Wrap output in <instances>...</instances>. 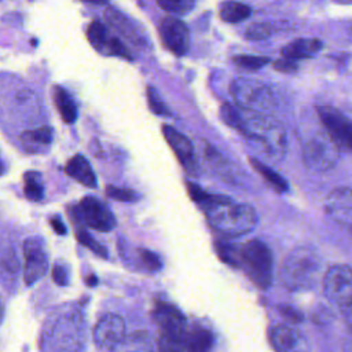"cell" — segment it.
Returning <instances> with one entry per match:
<instances>
[{"label":"cell","mask_w":352,"mask_h":352,"mask_svg":"<svg viewBox=\"0 0 352 352\" xmlns=\"http://www.w3.org/2000/svg\"><path fill=\"white\" fill-rule=\"evenodd\" d=\"M301 147L304 162L312 170L326 172L338 161L340 150L333 143L320 121L319 126L309 125L301 133Z\"/></svg>","instance_id":"277c9868"},{"label":"cell","mask_w":352,"mask_h":352,"mask_svg":"<svg viewBox=\"0 0 352 352\" xmlns=\"http://www.w3.org/2000/svg\"><path fill=\"white\" fill-rule=\"evenodd\" d=\"M217 252H219V256L224 261H227L228 264L239 265V252H236L234 249V246L224 245V243H217Z\"/></svg>","instance_id":"d6a6232c"},{"label":"cell","mask_w":352,"mask_h":352,"mask_svg":"<svg viewBox=\"0 0 352 352\" xmlns=\"http://www.w3.org/2000/svg\"><path fill=\"white\" fill-rule=\"evenodd\" d=\"M52 142V131L48 126H40L36 129L25 131L21 135V143L29 153H43Z\"/></svg>","instance_id":"d6986e66"},{"label":"cell","mask_w":352,"mask_h":352,"mask_svg":"<svg viewBox=\"0 0 352 352\" xmlns=\"http://www.w3.org/2000/svg\"><path fill=\"white\" fill-rule=\"evenodd\" d=\"M322 48V41L319 38L314 37H302V38H296L286 44L280 50L282 58H287L292 60H298L304 58H311L319 50Z\"/></svg>","instance_id":"e0dca14e"},{"label":"cell","mask_w":352,"mask_h":352,"mask_svg":"<svg viewBox=\"0 0 352 352\" xmlns=\"http://www.w3.org/2000/svg\"><path fill=\"white\" fill-rule=\"evenodd\" d=\"M50 223H51L54 231H55L58 235H65V234H66V227H65L63 221H62L59 217H52V219L50 220Z\"/></svg>","instance_id":"60d3db41"},{"label":"cell","mask_w":352,"mask_h":352,"mask_svg":"<svg viewBox=\"0 0 352 352\" xmlns=\"http://www.w3.org/2000/svg\"><path fill=\"white\" fill-rule=\"evenodd\" d=\"M191 198L199 204L212 228L226 236H241L252 232L258 221L256 209L249 204L234 202L224 195H213L188 183Z\"/></svg>","instance_id":"7a4b0ae2"},{"label":"cell","mask_w":352,"mask_h":352,"mask_svg":"<svg viewBox=\"0 0 352 352\" xmlns=\"http://www.w3.org/2000/svg\"><path fill=\"white\" fill-rule=\"evenodd\" d=\"M316 116L340 151H352V120L333 106H318Z\"/></svg>","instance_id":"52a82bcc"},{"label":"cell","mask_w":352,"mask_h":352,"mask_svg":"<svg viewBox=\"0 0 352 352\" xmlns=\"http://www.w3.org/2000/svg\"><path fill=\"white\" fill-rule=\"evenodd\" d=\"M223 121L238 131L246 142L263 157L280 161L287 148L286 131L279 121L270 114L249 111L236 104L226 103L220 109Z\"/></svg>","instance_id":"6da1fadb"},{"label":"cell","mask_w":352,"mask_h":352,"mask_svg":"<svg viewBox=\"0 0 352 352\" xmlns=\"http://www.w3.org/2000/svg\"><path fill=\"white\" fill-rule=\"evenodd\" d=\"M65 172L85 187H89V188L96 187V176L88 160L80 154L72 157L67 161V164L65 165Z\"/></svg>","instance_id":"ac0fdd59"},{"label":"cell","mask_w":352,"mask_h":352,"mask_svg":"<svg viewBox=\"0 0 352 352\" xmlns=\"http://www.w3.org/2000/svg\"><path fill=\"white\" fill-rule=\"evenodd\" d=\"M340 311L342 312L344 319H345V323H346V327H348V330H349L351 334H352V298H351L346 304H344V305L340 308Z\"/></svg>","instance_id":"ab89813d"},{"label":"cell","mask_w":352,"mask_h":352,"mask_svg":"<svg viewBox=\"0 0 352 352\" xmlns=\"http://www.w3.org/2000/svg\"><path fill=\"white\" fill-rule=\"evenodd\" d=\"M111 352H154L151 341L144 333H132L125 336L111 348Z\"/></svg>","instance_id":"603a6c76"},{"label":"cell","mask_w":352,"mask_h":352,"mask_svg":"<svg viewBox=\"0 0 352 352\" xmlns=\"http://www.w3.org/2000/svg\"><path fill=\"white\" fill-rule=\"evenodd\" d=\"M140 256H142V260L143 263L146 264V267L151 271H157L161 268V261H160V257L157 254H154L153 252L150 250H140Z\"/></svg>","instance_id":"d590c367"},{"label":"cell","mask_w":352,"mask_h":352,"mask_svg":"<svg viewBox=\"0 0 352 352\" xmlns=\"http://www.w3.org/2000/svg\"><path fill=\"white\" fill-rule=\"evenodd\" d=\"M125 337V323L118 315H104L94 330V340L100 348H113Z\"/></svg>","instance_id":"9a60e30c"},{"label":"cell","mask_w":352,"mask_h":352,"mask_svg":"<svg viewBox=\"0 0 352 352\" xmlns=\"http://www.w3.org/2000/svg\"><path fill=\"white\" fill-rule=\"evenodd\" d=\"M87 37H88V40H89V43L92 44L94 48H96L98 51L104 52L110 36L107 34L106 28L100 22L94 21V22H91L88 25V28H87Z\"/></svg>","instance_id":"4316f807"},{"label":"cell","mask_w":352,"mask_h":352,"mask_svg":"<svg viewBox=\"0 0 352 352\" xmlns=\"http://www.w3.org/2000/svg\"><path fill=\"white\" fill-rule=\"evenodd\" d=\"M319 256L311 246L294 248L285 258L280 270V280L290 292H301L312 287L319 274Z\"/></svg>","instance_id":"3957f363"},{"label":"cell","mask_w":352,"mask_h":352,"mask_svg":"<svg viewBox=\"0 0 352 352\" xmlns=\"http://www.w3.org/2000/svg\"><path fill=\"white\" fill-rule=\"evenodd\" d=\"M187 352H214V336L206 329L197 326L186 337Z\"/></svg>","instance_id":"ffe728a7"},{"label":"cell","mask_w":352,"mask_h":352,"mask_svg":"<svg viewBox=\"0 0 352 352\" xmlns=\"http://www.w3.org/2000/svg\"><path fill=\"white\" fill-rule=\"evenodd\" d=\"M271 34H272V25L268 22L252 23L245 32V36L249 40H264V38H268Z\"/></svg>","instance_id":"f546056e"},{"label":"cell","mask_w":352,"mask_h":352,"mask_svg":"<svg viewBox=\"0 0 352 352\" xmlns=\"http://www.w3.org/2000/svg\"><path fill=\"white\" fill-rule=\"evenodd\" d=\"M249 162L254 168V170L267 182V184L272 190H275L278 192H285V191L289 190L287 182L278 172H275L271 166H268L263 161H260L257 158H253V157L249 158Z\"/></svg>","instance_id":"7402d4cb"},{"label":"cell","mask_w":352,"mask_h":352,"mask_svg":"<svg viewBox=\"0 0 352 352\" xmlns=\"http://www.w3.org/2000/svg\"><path fill=\"white\" fill-rule=\"evenodd\" d=\"M25 268L23 278L26 285H33L48 270V254L45 245L38 236H30L23 243Z\"/></svg>","instance_id":"30bf717a"},{"label":"cell","mask_w":352,"mask_h":352,"mask_svg":"<svg viewBox=\"0 0 352 352\" xmlns=\"http://www.w3.org/2000/svg\"><path fill=\"white\" fill-rule=\"evenodd\" d=\"M324 210L340 227L352 234V188L337 187L324 199Z\"/></svg>","instance_id":"7c38bea8"},{"label":"cell","mask_w":352,"mask_h":352,"mask_svg":"<svg viewBox=\"0 0 352 352\" xmlns=\"http://www.w3.org/2000/svg\"><path fill=\"white\" fill-rule=\"evenodd\" d=\"M239 267L261 290H267L274 278L271 249L260 239H250L239 249Z\"/></svg>","instance_id":"5b68a950"},{"label":"cell","mask_w":352,"mask_h":352,"mask_svg":"<svg viewBox=\"0 0 352 352\" xmlns=\"http://www.w3.org/2000/svg\"><path fill=\"white\" fill-rule=\"evenodd\" d=\"M77 212L82 223L96 231L107 232L116 226V219L109 206L95 197L82 198L77 206Z\"/></svg>","instance_id":"8fae6325"},{"label":"cell","mask_w":352,"mask_h":352,"mask_svg":"<svg viewBox=\"0 0 352 352\" xmlns=\"http://www.w3.org/2000/svg\"><path fill=\"white\" fill-rule=\"evenodd\" d=\"M270 341L276 352H308L302 333L292 324H276L270 330Z\"/></svg>","instance_id":"5bb4252c"},{"label":"cell","mask_w":352,"mask_h":352,"mask_svg":"<svg viewBox=\"0 0 352 352\" xmlns=\"http://www.w3.org/2000/svg\"><path fill=\"white\" fill-rule=\"evenodd\" d=\"M88 1H92V3H95V4H103L106 0H88Z\"/></svg>","instance_id":"b9f144b4"},{"label":"cell","mask_w":352,"mask_h":352,"mask_svg":"<svg viewBox=\"0 0 352 352\" xmlns=\"http://www.w3.org/2000/svg\"><path fill=\"white\" fill-rule=\"evenodd\" d=\"M107 195L113 199L121 201V202H133L139 198V195L128 188H121V187H114V186H109L107 187Z\"/></svg>","instance_id":"1f68e13d"},{"label":"cell","mask_w":352,"mask_h":352,"mask_svg":"<svg viewBox=\"0 0 352 352\" xmlns=\"http://www.w3.org/2000/svg\"><path fill=\"white\" fill-rule=\"evenodd\" d=\"M323 293L327 300L341 308L352 298V267L336 264L323 276Z\"/></svg>","instance_id":"ba28073f"},{"label":"cell","mask_w":352,"mask_h":352,"mask_svg":"<svg viewBox=\"0 0 352 352\" xmlns=\"http://www.w3.org/2000/svg\"><path fill=\"white\" fill-rule=\"evenodd\" d=\"M52 279L55 280L56 285L65 286L69 282V271L65 265L62 264H55L52 268Z\"/></svg>","instance_id":"8d00e7d4"},{"label":"cell","mask_w":352,"mask_h":352,"mask_svg":"<svg viewBox=\"0 0 352 352\" xmlns=\"http://www.w3.org/2000/svg\"><path fill=\"white\" fill-rule=\"evenodd\" d=\"M162 133L165 140L168 142V144L170 146V148L173 150L175 155L177 157V160L180 161V164L183 165V168L192 173L197 175V161H195V155H194V148L191 142L179 131H176L173 126L169 125H164L162 126Z\"/></svg>","instance_id":"2e32d148"},{"label":"cell","mask_w":352,"mask_h":352,"mask_svg":"<svg viewBox=\"0 0 352 352\" xmlns=\"http://www.w3.org/2000/svg\"><path fill=\"white\" fill-rule=\"evenodd\" d=\"M231 96L238 107L270 114L275 107V96L271 88L260 80L238 77L230 85Z\"/></svg>","instance_id":"8992f818"},{"label":"cell","mask_w":352,"mask_h":352,"mask_svg":"<svg viewBox=\"0 0 352 352\" xmlns=\"http://www.w3.org/2000/svg\"><path fill=\"white\" fill-rule=\"evenodd\" d=\"M23 192L29 201L38 202L44 195V184L41 175L34 170H29L23 176Z\"/></svg>","instance_id":"d4e9b609"},{"label":"cell","mask_w":352,"mask_h":352,"mask_svg":"<svg viewBox=\"0 0 352 352\" xmlns=\"http://www.w3.org/2000/svg\"><path fill=\"white\" fill-rule=\"evenodd\" d=\"M78 322L80 320L77 318L72 316L69 320L62 322V324L59 323L56 330V338L59 345H74L77 342L74 341V338L78 340V334H80Z\"/></svg>","instance_id":"484cf974"},{"label":"cell","mask_w":352,"mask_h":352,"mask_svg":"<svg viewBox=\"0 0 352 352\" xmlns=\"http://www.w3.org/2000/svg\"><path fill=\"white\" fill-rule=\"evenodd\" d=\"M280 312H282V315L286 318V320H289V322H292V323H297V322H301L302 320V315L297 311V309H294V308H292V307H282L280 308Z\"/></svg>","instance_id":"f35d334b"},{"label":"cell","mask_w":352,"mask_h":352,"mask_svg":"<svg viewBox=\"0 0 352 352\" xmlns=\"http://www.w3.org/2000/svg\"><path fill=\"white\" fill-rule=\"evenodd\" d=\"M77 239L78 242H81L84 246H87L88 249H91L94 253H96L100 257H107V252L106 249L96 242L87 231H77Z\"/></svg>","instance_id":"4dcf8cb0"},{"label":"cell","mask_w":352,"mask_h":352,"mask_svg":"<svg viewBox=\"0 0 352 352\" xmlns=\"http://www.w3.org/2000/svg\"><path fill=\"white\" fill-rule=\"evenodd\" d=\"M274 69H276L278 72H282V73H292V72L297 70V62L287 59V58H282V59H278L274 62Z\"/></svg>","instance_id":"74e56055"},{"label":"cell","mask_w":352,"mask_h":352,"mask_svg":"<svg viewBox=\"0 0 352 352\" xmlns=\"http://www.w3.org/2000/svg\"><path fill=\"white\" fill-rule=\"evenodd\" d=\"M271 59L268 56H261V55H236L232 58V62L235 66L243 70L254 72L265 66Z\"/></svg>","instance_id":"83f0119b"},{"label":"cell","mask_w":352,"mask_h":352,"mask_svg":"<svg viewBox=\"0 0 352 352\" xmlns=\"http://www.w3.org/2000/svg\"><path fill=\"white\" fill-rule=\"evenodd\" d=\"M158 352H184L183 342L172 340V338H168L165 336H160Z\"/></svg>","instance_id":"836d02e7"},{"label":"cell","mask_w":352,"mask_h":352,"mask_svg":"<svg viewBox=\"0 0 352 352\" xmlns=\"http://www.w3.org/2000/svg\"><path fill=\"white\" fill-rule=\"evenodd\" d=\"M147 96H148V104H150V107H151V110L154 113H157V114H168L166 107L162 104V102L160 100L158 95L155 94V91L151 87L147 89Z\"/></svg>","instance_id":"e575fe53"},{"label":"cell","mask_w":352,"mask_h":352,"mask_svg":"<svg viewBox=\"0 0 352 352\" xmlns=\"http://www.w3.org/2000/svg\"><path fill=\"white\" fill-rule=\"evenodd\" d=\"M160 38L162 44L175 55L182 56L190 47L188 28L175 16H165L158 26Z\"/></svg>","instance_id":"4fadbf2b"},{"label":"cell","mask_w":352,"mask_h":352,"mask_svg":"<svg viewBox=\"0 0 352 352\" xmlns=\"http://www.w3.org/2000/svg\"><path fill=\"white\" fill-rule=\"evenodd\" d=\"M153 319L160 329V336L184 342L187 337V323L183 314L172 304L157 302L153 309Z\"/></svg>","instance_id":"9c48e42d"},{"label":"cell","mask_w":352,"mask_h":352,"mask_svg":"<svg viewBox=\"0 0 352 352\" xmlns=\"http://www.w3.org/2000/svg\"><path fill=\"white\" fill-rule=\"evenodd\" d=\"M3 172H4V165H3V161L0 158V175H3Z\"/></svg>","instance_id":"7bdbcfd3"},{"label":"cell","mask_w":352,"mask_h":352,"mask_svg":"<svg viewBox=\"0 0 352 352\" xmlns=\"http://www.w3.org/2000/svg\"><path fill=\"white\" fill-rule=\"evenodd\" d=\"M157 4L164 11L182 15V14L190 12L194 8L195 0H157Z\"/></svg>","instance_id":"f1b7e54d"},{"label":"cell","mask_w":352,"mask_h":352,"mask_svg":"<svg viewBox=\"0 0 352 352\" xmlns=\"http://www.w3.org/2000/svg\"><path fill=\"white\" fill-rule=\"evenodd\" d=\"M219 15L227 23H239L252 15V8L241 1L227 0L220 4Z\"/></svg>","instance_id":"44dd1931"},{"label":"cell","mask_w":352,"mask_h":352,"mask_svg":"<svg viewBox=\"0 0 352 352\" xmlns=\"http://www.w3.org/2000/svg\"><path fill=\"white\" fill-rule=\"evenodd\" d=\"M54 102H55V106L65 122L72 124L76 121L77 107H76L73 98L69 95V92L65 88H62V87L54 88Z\"/></svg>","instance_id":"cb8c5ba5"}]
</instances>
